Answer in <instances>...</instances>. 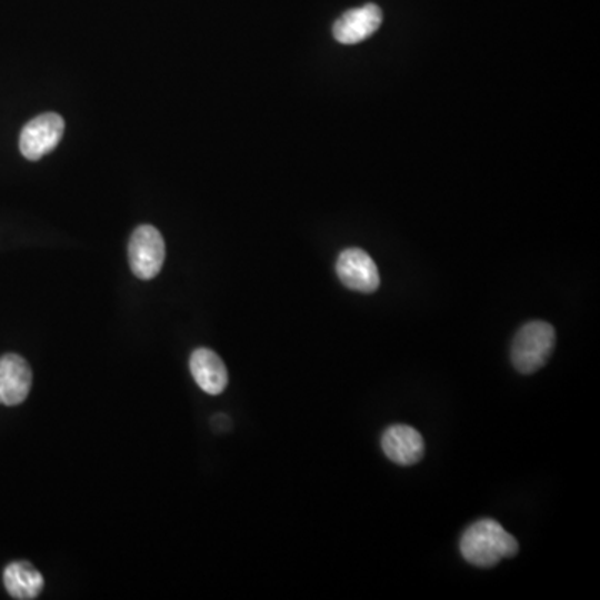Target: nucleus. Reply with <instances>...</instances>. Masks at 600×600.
<instances>
[{"mask_svg": "<svg viewBox=\"0 0 600 600\" xmlns=\"http://www.w3.org/2000/svg\"><path fill=\"white\" fill-rule=\"evenodd\" d=\"M459 549L467 562L489 569L502 559L516 557L519 542L497 520L480 519L467 527L460 537Z\"/></svg>", "mask_w": 600, "mask_h": 600, "instance_id": "obj_1", "label": "nucleus"}, {"mask_svg": "<svg viewBox=\"0 0 600 600\" xmlns=\"http://www.w3.org/2000/svg\"><path fill=\"white\" fill-rule=\"evenodd\" d=\"M556 347V330L549 322L533 320L516 333L510 347V360L520 373L537 372L546 366Z\"/></svg>", "mask_w": 600, "mask_h": 600, "instance_id": "obj_2", "label": "nucleus"}, {"mask_svg": "<svg viewBox=\"0 0 600 600\" xmlns=\"http://www.w3.org/2000/svg\"><path fill=\"white\" fill-rule=\"evenodd\" d=\"M166 260V242L152 226H139L129 240V263L133 276L140 280L157 277Z\"/></svg>", "mask_w": 600, "mask_h": 600, "instance_id": "obj_3", "label": "nucleus"}, {"mask_svg": "<svg viewBox=\"0 0 600 600\" xmlns=\"http://www.w3.org/2000/svg\"><path fill=\"white\" fill-rule=\"evenodd\" d=\"M63 130L66 122L62 116L56 112L40 113L23 126L19 139L20 152L29 160L42 159L59 146Z\"/></svg>", "mask_w": 600, "mask_h": 600, "instance_id": "obj_4", "label": "nucleus"}, {"mask_svg": "<svg viewBox=\"0 0 600 600\" xmlns=\"http://www.w3.org/2000/svg\"><path fill=\"white\" fill-rule=\"evenodd\" d=\"M336 272L347 289L362 293H372L379 289V269L372 257L362 249L350 247L343 250L337 259Z\"/></svg>", "mask_w": 600, "mask_h": 600, "instance_id": "obj_5", "label": "nucleus"}, {"mask_svg": "<svg viewBox=\"0 0 600 600\" xmlns=\"http://www.w3.org/2000/svg\"><path fill=\"white\" fill-rule=\"evenodd\" d=\"M32 389V370L19 353L0 357V406H19Z\"/></svg>", "mask_w": 600, "mask_h": 600, "instance_id": "obj_6", "label": "nucleus"}, {"mask_svg": "<svg viewBox=\"0 0 600 600\" xmlns=\"http://www.w3.org/2000/svg\"><path fill=\"white\" fill-rule=\"evenodd\" d=\"M382 23V10L376 3H366L359 9L349 10L333 23L337 42L352 46L372 36Z\"/></svg>", "mask_w": 600, "mask_h": 600, "instance_id": "obj_7", "label": "nucleus"}, {"mask_svg": "<svg viewBox=\"0 0 600 600\" xmlns=\"http://www.w3.org/2000/svg\"><path fill=\"white\" fill-rule=\"evenodd\" d=\"M422 436L413 427L406 423L390 426L382 436V450L393 463L413 466L423 457Z\"/></svg>", "mask_w": 600, "mask_h": 600, "instance_id": "obj_8", "label": "nucleus"}, {"mask_svg": "<svg viewBox=\"0 0 600 600\" xmlns=\"http://www.w3.org/2000/svg\"><path fill=\"white\" fill-rule=\"evenodd\" d=\"M189 367L193 380L203 392L209 393V396H219L226 390L227 383H229V373H227L226 363L213 350H193Z\"/></svg>", "mask_w": 600, "mask_h": 600, "instance_id": "obj_9", "label": "nucleus"}, {"mask_svg": "<svg viewBox=\"0 0 600 600\" xmlns=\"http://www.w3.org/2000/svg\"><path fill=\"white\" fill-rule=\"evenodd\" d=\"M43 577L32 563L12 562L3 570V586L12 599L32 600L43 590Z\"/></svg>", "mask_w": 600, "mask_h": 600, "instance_id": "obj_10", "label": "nucleus"}]
</instances>
